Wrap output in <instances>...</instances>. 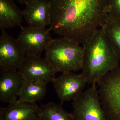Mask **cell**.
Here are the masks:
<instances>
[{"label": "cell", "instance_id": "cell-1", "mask_svg": "<svg viewBox=\"0 0 120 120\" xmlns=\"http://www.w3.org/2000/svg\"><path fill=\"white\" fill-rule=\"evenodd\" d=\"M49 28L57 34L83 44L104 25L109 0H50Z\"/></svg>", "mask_w": 120, "mask_h": 120}, {"label": "cell", "instance_id": "cell-2", "mask_svg": "<svg viewBox=\"0 0 120 120\" xmlns=\"http://www.w3.org/2000/svg\"><path fill=\"white\" fill-rule=\"evenodd\" d=\"M82 45V73L87 83L95 84L120 65V56L107 38L103 27Z\"/></svg>", "mask_w": 120, "mask_h": 120}, {"label": "cell", "instance_id": "cell-3", "mask_svg": "<svg viewBox=\"0 0 120 120\" xmlns=\"http://www.w3.org/2000/svg\"><path fill=\"white\" fill-rule=\"evenodd\" d=\"M80 45L65 37L53 39L45 51V58L56 73L82 70L84 49Z\"/></svg>", "mask_w": 120, "mask_h": 120}, {"label": "cell", "instance_id": "cell-4", "mask_svg": "<svg viewBox=\"0 0 120 120\" xmlns=\"http://www.w3.org/2000/svg\"><path fill=\"white\" fill-rule=\"evenodd\" d=\"M102 106L109 120H120V64L97 83Z\"/></svg>", "mask_w": 120, "mask_h": 120}, {"label": "cell", "instance_id": "cell-5", "mask_svg": "<svg viewBox=\"0 0 120 120\" xmlns=\"http://www.w3.org/2000/svg\"><path fill=\"white\" fill-rule=\"evenodd\" d=\"M72 105L74 120H109L102 106L96 84L73 100Z\"/></svg>", "mask_w": 120, "mask_h": 120}, {"label": "cell", "instance_id": "cell-6", "mask_svg": "<svg viewBox=\"0 0 120 120\" xmlns=\"http://www.w3.org/2000/svg\"><path fill=\"white\" fill-rule=\"evenodd\" d=\"M21 30L16 39L26 56L41 57L53 39L51 30L45 27L21 26Z\"/></svg>", "mask_w": 120, "mask_h": 120}, {"label": "cell", "instance_id": "cell-7", "mask_svg": "<svg viewBox=\"0 0 120 120\" xmlns=\"http://www.w3.org/2000/svg\"><path fill=\"white\" fill-rule=\"evenodd\" d=\"M18 71L25 82L47 84L53 82L56 73L45 58L26 56Z\"/></svg>", "mask_w": 120, "mask_h": 120}, {"label": "cell", "instance_id": "cell-8", "mask_svg": "<svg viewBox=\"0 0 120 120\" xmlns=\"http://www.w3.org/2000/svg\"><path fill=\"white\" fill-rule=\"evenodd\" d=\"M52 82L57 97L62 103L77 98L87 83L82 73L76 74L72 71L62 72Z\"/></svg>", "mask_w": 120, "mask_h": 120}, {"label": "cell", "instance_id": "cell-9", "mask_svg": "<svg viewBox=\"0 0 120 120\" xmlns=\"http://www.w3.org/2000/svg\"><path fill=\"white\" fill-rule=\"evenodd\" d=\"M26 56L16 39L2 30L0 36V69L18 70Z\"/></svg>", "mask_w": 120, "mask_h": 120}, {"label": "cell", "instance_id": "cell-10", "mask_svg": "<svg viewBox=\"0 0 120 120\" xmlns=\"http://www.w3.org/2000/svg\"><path fill=\"white\" fill-rule=\"evenodd\" d=\"M23 11L28 26L45 27L51 21V4L47 0H27Z\"/></svg>", "mask_w": 120, "mask_h": 120}, {"label": "cell", "instance_id": "cell-11", "mask_svg": "<svg viewBox=\"0 0 120 120\" xmlns=\"http://www.w3.org/2000/svg\"><path fill=\"white\" fill-rule=\"evenodd\" d=\"M24 81L18 70H0V100L11 103L18 100Z\"/></svg>", "mask_w": 120, "mask_h": 120}, {"label": "cell", "instance_id": "cell-12", "mask_svg": "<svg viewBox=\"0 0 120 120\" xmlns=\"http://www.w3.org/2000/svg\"><path fill=\"white\" fill-rule=\"evenodd\" d=\"M0 120H41V109L36 103L17 100L0 107Z\"/></svg>", "mask_w": 120, "mask_h": 120}, {"label": "cell", "instance_id": "cell-13", "mask_svg": "<svg viewBox=\"0 0 120 120\" xmlns=\"http://www.w3.org/2000/svg\"><path fill=\"white\" fill-rule=\"evenodd\" d=\"M23 11L13 0H0V29H5L22 26Z\"/></svg>", "mask_w": 120, "mask_h": 120}, {"label": "cell", "instance_id": "cell-14", "mask_svg": "<svg viewBox=\"0 0 120 120\" xmlns=\"http://www.w3.org/2000/svg\"><path fill=\"white\" fill-rule=\"evenodd\" d=\"M46 92V84L24 81L19 94L18 101L36 103L43 99Z\"/></svg>", "mask_w": 120, "mask_h": 120}, {"label": "cell", "instance_id": "cell-15", "mask_svg": "<svg viewBox=\"0 0 120 120\" xmlns=\"http://www.w3.org/2000/svg\"><path fill=\"white\" fill-rule=\"evenodd\" d=\"M63 103L51 102L41 104V120H74L71 113H68L63 108Z\"/></svg>", "mask_w": 120, "mask_h": 120}, {"label": "cell", "instance_id": "cell-16", "mask_svg": "<svg viewBox=\"0 0 120 120\" xmlns=\"http://www.w3.org/2000/svg\"><path fill=\"white\" fill-rule=\"evenodd\" d=\"M102 27L110 41L120 56V19L108 14Z\"/></svg>", "mask_w": 120, "mask_h": 120}, {"label": "cell", "instance_id": "cell-17", "mask_svg": "<svg viewBox=\"0 0 120 120\" xmlns=\"http://www.w3.org/2000/svg\"><path fill=\"white\" fill-rule=\"evenodd\" d=\"M109 15L120 19V0H109Z\"/></svg>", "mask_w": 120, "mask_h": 120}, {"label": "cell", "instance_id": "cell-18", "mask_svg": "<svg viewBox=\"0 0 120 120\" xmlns=\"http://www.w3.org/2000/svg\"><path fill=\"white\" fill-rule=\"evenodd\" d=\"M16 0L19 2L20 4H25L27 0Z\"/></svg>", "mask_w": 120, "mask_h": 120}]
</instances>
